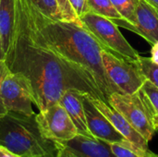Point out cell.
Listing matches in <instances>:
<instances>
[{
	"label": "cell",
	"mask_w": 158,
	"mask_h": 157,
	"mask_svg": "<svg viewBox=\"0 0 158 157\" xmlns=\"http://www.w3.org/2000/svg\"><path fill=\"white\" fill-rule=\"evenodd\" d=\"M15 22L5 60L31 86L33 105L44 111L69 90L103 100L93 77L49 47L30 19L22 0H15ZM104 101V100H103Z\"/></svg>",
	"instance_id": "1"
},
{
	"label": "cell",
	"mask_w": 158,
	"mask_h": 157,
	"mask_svg": "<svg viewBox=\"0 0 158 157\" xmlns=\"http://www.w3.org/2000/svg\"><path fill=\"white\" fill-rule=\"evenodd\" d=\"M26 12L46 44L58 55L85 69L94 80L103 100L120 93L106 74L101 57L106 48L83 25L57 20L43 14L30 0H22Z\"/></svg>",
	"instance_id": "2"
},
{
	"label": "cell",
	"mask_w": 158,
	"mask_h": 157,
	"mask_svg": "<svg viewBox=\"0 0 158 157\" xmlns=\"http://www.w3.org/2000/svg\"><path fill=\"white\" fill-rule=\"evenodd\" d=\"M0 144L20 157H56L58 145L40 130L36 114L7 112L0 117Z\"/></svg>",
	"instance_id": "3"
},
{
	"label": "cell",
	"mask_w": 158,
	"mask_h": 157,
	"mask_svg": "<svg viewBox=\"0 0 158 157\" xmlns=\"http://www.w3.org/2000/svg\"><path fill=\"white\" fill-rule=\"evenodd\" d=\"M108 104L118 111L147 141L158 130V116L143 88L132 94L114 93Z\"/></svg>",
	"instance_id": "4"
},
{
	"label": "cell",
	"mask_w": 158,
	"mask_h": 157,
	"mask_svg": "<svg viewBox=\"0 0 158 157\" xmlns=\"http://www.w3.org/2000/svg\"><path fill=\"white\" fill-rule=\"evenodd\" d=\"M104 68L121 93L132 94L147 81L136 60L129 59L106 47L101 53Z\"/></svg>",
	"instance_id": "5"
},
{
	"label": "cell",
	"mask_w": 158,
	"mask_h": 157,
	"mask_svg": "<svg viewBox=\"0 0 158 157\" xmlns=\"http://www.w3.org/2000/svg\"><path fill=\"white\" fill-rule=\"evenodd\" d=\"M81 20L83 27L107 49L129 59H138L140 55L125 39L118 26L112 19L89 11L81 18Z\"/></svg>",
	"instance_id": "6"
},
{
	"label": "cell",
	"mask_w": 158,
	"mask_h": 157,
	"mask_svg": "<svg viewBox=\"0 0 158 157\" xmlns=\"http://www.w3.org/2000/svg\"><path fill=\"white\" fill-rule=\"evenodd\" d=\"M36 121L43 135L55 143L69 141L79 134L69 114L59 103L44 111H39Z\"/></svg>",
	"instance_id": "7"
},
{
	"label": "cell",
	"mask_w": 158,
	"mask_h": 157,
	"mask_svg": "<svg viewBox=\"0 0 158 157\" xmlns=\"http://www.w3.org/2000/svg\"><path fill=\"white\" fill-rule=\"evenodd\" d=\"M1 97L7 112H16L27 116L35 113L32 110V94L27 79L20 73L9 71L1 86Z\"/></svg>",
	"instance_id": "8"
},
{
	"label": "cell",
	"mask_w": 158,
	"mask_h": 157,
	"mask_svg": "<svg viewBox=\"0 0 158 157\" xmlns=\"http://www.w3.org/2000/svg\"><path fill=\"white\" fill-rule=\"evenodd\" d=\"M112 20L118 26L136 32L152 45L158 42V10L145 0H138L130 21L124 19Z\"/></svg>",
	"instance_id": "9"
},
{
	"label": "cell",
	"mask_w": 158,
	"mask_h": 157,
	"mask_svg": "<svg viewBox=\"0 0 158 157\" xmlns=\"http://www.w3.org/2000/svg\"><path fill=\"white\" fill-rule=\"evenodd\" d=\"M90 94H82V104L86 117L87 126L92 135L98 140L107 142L109 143H122L126 141L110 121L100 112L92 101Z\"/></svg>",
	"instance_id": "10"
},
{
	"label": "cell",
	"mask_w": 158,
	"mask_h": 157,
	"mask_svg": "<svg viewBox=\"0 0 158 157\" xmlns=\"http://www.w3.org/2000/svg\"><path fill=\"white\" fill-rule=\"evenodd\" d=\"M92 101L97 109L104 114V116L110 121L116 130L123 135L126 140L139 148H148V142L129 123V121L118 111H117L109 104L106 103L100 98L92 97Z\"/></svg>",
	"instance_id": "11"
},
{
	"label": "cell",
	"mask_w": 158,
	"mask_h": 157,
	"mask_svg": "<svg viewBox=\"0 0 158 157\" xmlns=\"http://www.w3.org/2000/svg\"><path fill=\"white\" fill-rule=\"evenodd\" d=\"M56 143L69 150L76 157H118L112 151L109 143L81 134L69 141Z\"/></svg>",
	"instance_id": "12"
},
{
	"label": "cell",
	"mask_w": 158,
	"mask_h": 157,
	"mask_svg": "<svg viewBox=\"0 0 158 157\" xmlns=\"http://www.w3.org/2000/svg\"><path fill=\"white\" fill-rule=\"evenodd\" d=\"M82 94L84 93L73 90L67 91L62 95L59 104L65 108V110L69 114V118L77 128L79 134L90 138H94L90 132L87 126L86 117L82 104Z\"/></svg>",
	"instance_id": "13"
},
{
	"label": "cell",
	"mask_w": 158,
	"mask_h": 157,
	"mask_svg": "<svg viewBox=\"0 0 158 157\" xmlns=\"http://www.w3.org/2000/svg\"><path fill=\"white\" fill-rule=\"evenodd\" d=\"M15 0H0V31L4 56L9 46L15 22Z\"/></svg>",
	"instance_id": "14"
},
{
	"label": "cell",
	"mask_w": 158,
	"mask_h": 157,
	"mask_svg": "<svg viewBox=\"0 0 158 157\" xmlns=\"http://www.w3.org/2000/svg\"><path fill=\"white\" fill-rule=\"evenodd\" d=\"M110 146L118 157H158V155L153 153L149 148H139L127 140L122 143H110Z\"/></svg>",
	"instance_id": "15"
},
{
	"label": "cell",
	"mask_w": 158,
	"mask_h": 157,
	"mask_svg": "<svg viewBox=\"0 0 158 157\" xmlns=\"http://www.w3.org/2000/svg\"><path fill=\"white\" fill-rule=\"evenodd\" d=\"M91 11L110 19H122L110 0H87Z\"/></svg>",
	"instance_id": "16"
},
{
	"label": "cell",
	"mask_w": 158,
	"mask_h": 157,
	"mask_svg": "<svg viewBox=\"0 0 158 157\" xmlns=\"http://www.w3.org/2000/svg\"><path fill=\"white\" fill-rule=\"evenodd\" d=\"M136 61L145 79L158 88V64L155 63L149 57L141 56H139Z\"/></svg>",
	"instance_id": "17"
},
{
	"label": "cell",
	"mask_w": 158,
	"mask_h": 157,
	"mask_svg": "<svg viewBox=\"0 0 158 157\" xmlns=\"http://www.w3.org/2000/svg\"><path fill=\"white\" fill-rule=\"evenodd\" d=\"M43 14L53 19L62 20V17L56 0H30Z\"/></svg>",
	"instance_id": "18"
},
{
	"label": "cell",
	"mask_w": 158,
	"mask_h": 157,
	"mask_svg": "<svg viewBox=\"0 0 158 157\" xmlns=\"http://www.w3.org/2000/svg\"><path fill=\"white\" fill-rule=\"evenodd\" d=\"M118 12L121 15L122 19L130 21L132 17L133 13L137 5L138 0H110Z\"/></svg>",
	"instance_id": "19"
},
{
	"label": "cell",
	"mask_w": 158,
	"mask_h": 157,
	"mask_svg": "<svg viewBox=\"0 0 158 157\" xmlns=\"http://www.w3.org/2000/svg\"><path fill=\"white\" fill-rule=\"evenodd\" d=\"M62 20L69 21V22H74L79 25L82 26V22L81 19L78 17L77 13L75 12L74 8L72 7L69 0H56Z\"/></svg>",
	"instance_id": "20"
},
{
	"label": "cell",
	"mask_w": 158,
	"mask_h": 157,
	"mask_svg": "<svg viewBox=\"0 0 158 157\" xmlns=\"http://www.w3.org/2000/svg\"><path fill=\"white\" fill-rule=\"evenodd\" d=\"M142 88L148 96L156 115L158 116V88L149 81H146L142 86Z\"/></svg>",
	"instance_id": "21"
},
{
	"label": "cell",
	"mask_w": 158,
	"mask_h": 157,
	"mask_svg": "<svg viewBox=\"0 0 158 157\" xmlns=\"http://www.w3.org/2000/svg\"><path fill=\"white\" fill-rule=\"evenodd\" d=\"M10 71L6 62L5 59H0V117H3L5 116L7 111L4 105V103H3V100H2V97H1V86H2V83H3V81L5 79V77L7 75V73Z\"/></svg>",
	"instance_id": "22"
},
{
	"label": "cell",
	"mask_w": 158,
	"mask_h": 157,
	"mask_svg": "<svg viewBox=\"0 0 158 157\" xmlns=\"http://www.w3.org/2000/svg\"><path fill=\"white\" fill-rule=\"evenodd\" d=\"M69 2L80 19L86 13L91 11L87 0H69Z\"/></svg>",
	"instance_id": "23"
},
{
	"label": "cell",
	"mask_w": 158,
	"mask_h": 157,
	"mask_svg": "<svg viewBox=\"0 0 158 157\" xmlns=\"http://www.w3.org/2000/svg\"><path fill=\"white\" fill-rule=\"evenodd\" d=\"M0 157H20L19 155H16L15 153L11 152L6 147L0 144Z\"/></svg>",
	"instance_id": "24"
},
{
	"label": "cell",
	"mask_w": 158,
	"mask_h": 157,
	"mask_svg": "<svg viewBox=\"0 0 158 157\" xmlns=\"http://www.w3.org/2000/svg\"><path fill=\"white\" fill-rule=\"evenodd\" d=\"M57 145H58V152H57L56 157H76L72 153H70L66 148L62 147L60 144L57 143Z\"/></svg>",
	"instance_id": "25"
},
{
	"label": "cell",
	"mask_w": 158,
	"mask_h": 157,
	"mask_svg": "<svg viewBox=\"0 0 158 157\" xmlns=\"http://www.w3.org/2000/svg\"><path fill=\"white\" fill-rule=\"evenodd\" d=\"M151 59L155 63L158 64V42L155 44H153V47L151 50Z\"/></svg>",
	"instance_id": "26"
},
{
	"label": "cell",
	"mask_w": 158,
	"mask_h": 157,
	"mask_svg": "<svg viewBox=\"0 0 158 157\" xmlns=\"http://www.w3.org/2000/svg\"><path fill=\"white\" fill-rule=\"evenodd\" d=\"M0 59H5L3 47H2V36H1V31H0Z\"/></svg>",
	"instance_id": "27"
},
{
	"label": "cell",
	"mask_w": 158,
	"mask_h": 157,
	"mask_svg": "<svg viewBox=\"0 0 158 157\" xmlns=\"http://www.w3.org/2000/svg\"><path fill=\"white\" fill-rule=\"evenodd\" d=\"M146 2H148L150 5H152L156 9L158 10V0H145Z\"/></svg>",
	"instance_id": "28"
}]
</instances>
